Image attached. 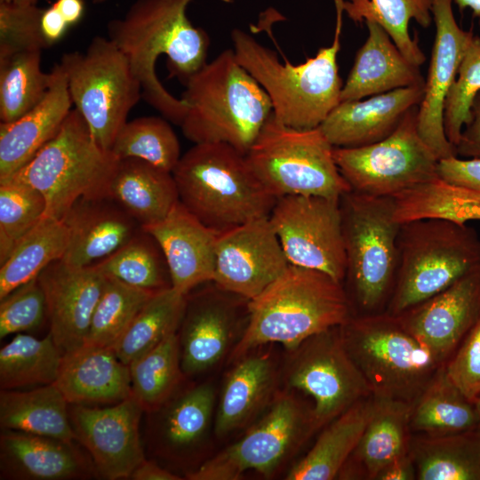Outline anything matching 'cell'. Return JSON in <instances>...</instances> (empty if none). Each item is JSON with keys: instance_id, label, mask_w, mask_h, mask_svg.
Returning <instances> with one entry per match:
<instances>
[{"instance_id": "obj_1", "label": "cell", "mask_w": 480, "mask_h": 480, "mask_svg": "<svg viewBox=\"0 0 480 480\" xmlns=\"http://www.w3.org/2000/svg\"><path fill=\"white\" fill-rule=\"evenodd\" d=\"M191 1L135 0L123 17L108 24V37L127 57L141 85L142 98L178 125L186 116L188 104L161 84L156 62L165 54L170 74L183 84L207 63L210 38L204 29L188 20L186 12Z\"/></svg>"}, {"instance_id": "obj_2", "label": "cell", "mask_w": 480, "mask_h": 480, "mask_svg": "<svg viewBox=\"0 0 480 480\" xmlns=\"http://www.w3.org/2000/svg\"><path fill=\"white\" fill-rule=\"evenodd\" d=\"M248 321L231 358L275 342L291 352L308 338L341 326L353 316L343 286L328 274L289 265L262 292L247 300Z\"/></svg>"}, {"instance_id": "obj_3", "label": "cell", "mask_w": 480, "mask_h": 480, "mask_svg": "<svg viewBox=\"0 0 480 480\" xmlns=\"http://www.w3.org/2000/svg\"><path fill=\"white\" fill-rule=\"evenodd\" d=\"M188 104L180 124L195 144L223 142L246 155L273 113L266 91L225 50L184 84Z\"/></svg>"}, {"instance_id": "obj_4", "label": "cell", "mask_w": 480, "mask_h": 480, "mask_svg": "<svg viewBox=\"0 0 480 480\" xmlns=\"http://www.w3.org/2000/svg\"><path fill=\"white\" fill-rule=\"evenodd\" d=\"M337 24L332 44L315 57L293 65L281 63L276 52L260 44L247 32L231 31L237 62L268 93L273 116L279 123L297 129L319 127L340 102L342 80L337 55L340 49L342 0H335Z\"/></svg>"}, {"instance_id": "obj_5", "label": "cell", "mask_w": 480, "mask_h": 480, "mask_svg": "<svg viewBox=\"0 0 480 480\" xmlns=\"http://www.w3.org/2000/svg\"><path fill=\"white\" fill-rule=\"evenodd\" d=\"M172 173L179 201L218 235L269 216L277 199L256 177L246 156L223 142L195 144Z\"/></svg>"}, {"instance_id": "obj_6", "label": "cell", "mask_w": 480, "mask_h": 480, "mask_svg": "<svg viewBox=\"0 0 480 480\" xmlns=\"http://www.w3.org/2000/svg\"><path fill=\"white\" fill-rule=\"evenodd\" d=\"M346 253L343 286L354 316L386 311L396 283L401 223L393 196L350 190L340 198Z\"/></svg>"}, {"instance_id": "obj_7", "label": "cell", "mask_w": 480, "mask_h": 480, "mask_svg": "<svg viewBox=\"0 0 480 480\" xmlns=\"http://www.w3.org/2000/svg\"><path fill=\"white\" fill-rule=\"evenodd\" d=\"M395 286L385 312L396 316L444 291L480 265V237L444 219L401 223Z\"/></svg>"}, {"instance_id": "obj_8", "label": "cell", "mask_w": 480, "mask_h": 480, "mask_svg": "<svg viewBox=\"0 0 480 480\" xmlns=\"http://www.w3.org/2000/svg\"><path fill=\"white\" fill-rule=\"evenodd\" d=\"M119 159L102 148L76 109L56 135L9 177L36 188L44 197V217L61 220L78 198L105 196Z\"/></svg>"}, {"instance_id": "obj_9", "label": "cell", "mask_w": 480, "mask_h": 480, "mask_svg": "<svg viewBox=\"0 0 480 480\" xmlns=\"http://www.w3.org/2000/svg\"><path fill=\"white\" fill-rule=\"evenodd\" d=\"M340 334L376 397L412 404L443 366L387 312L353 316L340 326Z\"/></svg>"}, {"instance_id": "obj_10", "label": "cell", "mask_w": 480, "mask_h": 480, "mask_svg": "<svg viewBox=\"0 0 480 480\" xmlns=\"http://www.w3.org/2000/svg\"><path fill=\"white\" fill-rule=\"evenodd\" d=\"M333 148L319 127L292 128L272 114L245 156L256 177L276 198L301 195L340 199L351 188L335 163Z\"/></svg>"}, {"instance_id": "obj_11", "label": "cell", "mask_w": 480, "mask_h": 480, "mask_svg": "<svg viewBox=\"0 0 480 480\" xmlns=\"http://www.w3.org/2000/svg\"><path fill=\"white\" fill-rule=\"evenodd\" d=\"M61 66L75 108L94 140L111 150L142 89L127 57L108 38L94 36L84 52L61 56Z\"/></svg>"}, {"instance_id": "obj_12", "label": "cell", "mask_w": 480, "mask_h": 480, "mask_svg": "<svg viewBox=\"0 0 480 480\" xmlns=\"http://www.w3.org/2000/svg\"><path fill=\"white\" fill-rule=\"evenodd\" d=\"M418 107L396 129L377 142L334 148L333 157L351 190L374 196H395L438 176V158L417 128Z\"/></svg>"}, {"instance_id": "obj_13", "label": "cell", "mask_w": 480, "mask_h": 480, "mask_svg": "<svg viewBox=\"0 0 480 480\" xmlns=\"http://www.w3.org/2000/svg\"><path fill=\"white\" fill-rule=\"evenodd\" d=\"M312 407L278 393L268 411L236 443L188 473L190 480H235L245 471L270 476L316 432Z\"/></svg>"}, {"instance_id": "obj_14", "label": "cell", "mask_w": 480, "mask_h": 480, "mask_svg": "<svg viewBox=\"0 0 480 480\" xmlns=\"http://www.w3.org/2000/svg\"><path fill=\"white\" fill-rule=\"evenodd\" d=\"M292 353L286 382L313 399L316 431L372 395L344 346L340 326L308 338Z\"/></svg>"}, {"instance_id": "obj_15", "label": "cell", "mask_w": 480, "mask_h": 480, "mask_svg": "<svg viewBox=\"0 0 480 480\" xmlns=\"http://www.w3.org/2000/svg\"><path fill=\"white\" fill-rule=\"evenodd\" d=\"M268 217L291 265L324 272L343 284L346 253L340 199L284 196Z\"/></svg>"}, {"instance_id": "obj_16", "label": "cell", "mask_w": 480, "mask_h": 480, "mask_svg": "<svg viewBox=\"0 0 480 480\" xmlns=\"http://www.w3.org/2000/svg\"><path fill=\"white\" fill-rule=\"evenodd\" d=\"M289 265L269 217L264 216L218 235L212 283L250 300Z\"/></svg>"}, {"instance_id": "obj_17", "label": "cell", "mask_w": 480, "mask_h": 480, "mask_svg": "<svg viewBox=\"0 0 480 480\" xmlns=\"http://www.w3.org/2000/svg\"><path fill=\"white\" fill-rule=\"evenodd\" d=\"M143 411L132 395L105 407L72 404L69 417L76 441L88 451L101 476L130 478L145 460L139 431Z\"/></svg>"}, {"instance_id": "obj_18", "label": "cell", "mask_w": 480, "mask_h": 480, "mask_svg": "<svg viewBox=\"0 0 480 480\" xmlns=\"http://www.w3.org/2000/svg\"><path fill=\"white\" fill-rule=\"evenodd\" d=\"M452 3V0H431L436 36L424 94L417 111L419 134L438 160L458 156L455 146L448 140L444 132V104L474 36L457 24Z\"/></svg>"}, {"instance_id": "obj_19", "label": "cell", "mask_w": 480, "mask_h": 480, "mask_svg": "<svg viewBox=\"0 0 480 480\" xmlns=\"http://www.w3.org/2000/svg\"><path fill=\"white\" fill-rule=\"evenodd\" d=\"M396 316L433 358L444 365L480 316V265Z\"/></svg>"}, {"instance_id": "obj_20", "label": "cell", "mask_w": 480, "mask_h": 480, "mask_svg": "<svg viewBox=\"0 0 480 480\" xmlns=\"http://www.w3.org/2000/svg\"><path fill=\"white\" fill-rule=\"evenodd\" d=\"M46 301L50 333L62 353H72L86 340L107 276L93 265L74 267L58 260L37 276Z\"/></svg>"}, {"instance_id": "obj_21", "label": "cell", "mask_w": 480, "mask_h": 480, "mask_svg": "<svg viewBox=\"0 0 480 480\" xmlns=\"http://www.w3.org/2000/svg\"><path fill=\"white\" fill-rule=\"evenodd\" d=\"M142 228L161 247L173 289L188 295L196 286L212 282L218 234L204 226L180 201L163 220Z\"/></svg>"}, {"instance_id": "obj_22", "label": "cell", "mask_w": 480, "mask_h": 480, "mask_svg": "<svg viewBox=\"0 0 480 480\" xmlns=\"http://www.w3.org/2000/svg\"><path fill=\"white\" fill-rule=\"evenodd\" d=\"M233 295L214 284L191 300L187 296L179 336L184 374L203 372L224 356L237 321Z\"/></svg>"}, {"instance_id": "obj_23", "label": "cell", "mask_w": 480, "mask_h": 480, "mask_svg": "<svg viewBox=\"0 0 480 480\" xmlns=\"http://www.w3.org/2000/svg\"><path fill=\"white\" fill-rule=\"evenodd\" d=\"M61 220L68 234L62 260L74 267L91 266L109 256L142 228L108 196L80 197Z\"/></svg>"}, {"instance_id": "obj_24", "label": "cell", "mask_w": 480, "mask_h": 480, "mask_svg": "<svg viewBox=\"0 0 480 480\" xmlns=\"http://www.w3.org/2000/svg\"><path fill=\"white\" fill-rule=\"evenodd\" d=\"M424 86L400 88L362 100L340 101L319 128L334 148H356L383 140L422 100Z\"/></svg>"}, {"instance_id": "obj_25", "label": "cell", "mask_w": 480, "mask_h": 480, "mask_svg": "<svg viewBox=\"0 0 480 480\" xmlns=\"http://www.w3.org/2000/svg\"><path fill=\"white\" fill-rule=\"evenodd\" d=\"M44 99L20 118L0 124V180L28 164L60 129L72 100L64 71L57 63Z\"/></svg>"}, {"instance_id": "obj_26", "label": "cell", "mask_w": 480, "mask_h": 480, "mask_svg": "<svg viewBox=\"0 0 480 480\" xmlns=\"http://www.w3.org/2000/svg\"><path fill=\"white\" fill-rule=\"evenodd\" d=\"M55 385L69 404H113L132 395L130 366L112 348L83 346L63 355Z\"/></svg>"}, {"instance_id": "obj_27", "label": "cell", "mask_w": 480, "mask_h": 480, "mask_svg": "<svg viewBox=\"0 0 480 480\" xmlns=\"http://www.w3.org/2000/svg\"><path fill=\"white\" fill-rule=\"evenodd\" d=\"M368 37L357 51L342 86L340 101L357 100L393 90L424 86L420 67L407 60L388 32L375 20H365Z\"/></svg>"}, {"instance_id": "obj_28", "label": "cell", "mask_w": 480, "mask_h": 480, "mask_svg": "<svg viewBox=\"0 0 480 480\" xmlns=\"http://www.w3.org/2000/svg\"><path fill=\"white\" fill-rule=\"evenodd\" d=\"M0 462L2 479L68 480L91 470L74 443L15 430L1 433Z\"/></svg>"}, {"instance_id": "obj_29", "label": "cell", "mask_w": 480, "mask_h": 480, "mask_svg": "<svg viewBox=\"0 0 480 480\" xmlns=\"http://www.w3.org/2000/svg\"><path fill=\"white\" fill-rule=\"evenodd\" d=\"M373 397L372 416L338 478L375 480L381 468L410 451L412 404Z\"/></svg>"}, {"instance_id": "obj_30", "label": "cell", "mask_w": 480, "mask_h": 480, "mask_svg": "<svg viewBox=\"0 0 480 480\" xmlns=\"http://www.w3.org/2000/svg\"><path fill=\"white\" fill-rule=\"evenodd\" d=\"M105 196L118 204L141 228L163 220L179 202L172 173L137 158L119 160Z\"/></svg>"}, {"instance_id": "obj_31", "label": "cell", "mask_w": 480, "mask_h": 480, "mask_svg": "<svg viewBox=\"0 0 480 480\" xmlns=\"http://www.w3.org/2000/svg\"><path fill=\"white\" fill-rule=\"evenodd\" d=\"M374 408L364 397L326 424L307 454L286 476L288 480H332L357 445Z\"/></svg>"}, {"instance_id": "obj_32", "label": "cell", "mask_w": 480, "mask_h": 480, "mask_svg": "<svg viewBox=\"0 0 480 480\" xmlns=\"http://www.w3.org/2000/svg\"><path fill=\"white\" fill-rule=\"evenodd\" d=\"M276 373L268 355L245 356L228 374L216 412L214 430L224 436L247 424L268 404Z\"/></svg>"}, {"instance_id": "obj_33", "label": "cell", "mask_w": 480, "mask_h": 480, "mask_svg": "<svg viewBox=\"0 0 480 480\" xmlns=\"http://www.w3.org/2000/svg\"><path fill=\"white\" fill-rule=\"evenodd\" d=\"M68 404L55 383L27 391L1 389L0 426L74 443Z\"/></svg>"}, {"instance_id": "obj_34", "label": "cell", "mask_w": 480, "mask_h": 480, "mask_svg": "<svg viewBox=\"0 0 480 480\" xmlns=\"http://www.w3.org/2000/svg\"><path fill=\"white\" fill-rule=\"evenodd\" d=\"M477 427L478 415L475 403L452 381L444 365L441 366L411 405L412 433L438 436Z\"/></svg>"}, {"instance_id": "obj_35", "label": "cell", "mask_w": 480, "mask_h": 480, "mask_svg": "<svg viewBox=\"0 0 480 480\" xmlns=\"http://www.w3.org/2000/svg\"><path fill=\"white\" fill-rule=\"evenodd\" d=\"M417 480H480V428L429 436L412 434Z\"/></svg>"}, {"instance_id": "obj_36", "label": "cell", "mask_w": 480, "mask_h": 480, "mask_svg": "<svg viewBox=\"0 0 480 480\" xmlns=\"http://www.w3.org/2000/svg\"><path fill=\"white\" fill-rule=\"evenodd\" d=\"M62 220L44 217L16 244L0 267V300L36 277L52 262L62 260L68 246Z\"/></svg>"}, {"instance_id": "obj_37", "label": "cell", "mask_w": 480, "mask_h": 480, "mask_svg": "<svg viewBox=\"0 0 480 480\" xmlns=\"http://www.w3.org/2000/svg\"><path fill=\"white\" fill-rule=\"evenodd\" d=\"M187 296L172 287L156 292L115 344L117 357L130 365L180 327Z\"/></svg>"}, {"instance_id": "obj_38", "label": "cell", "mask_w": 480, "mask_h": 480, "mask_svg": "<svg viewBox=\"0 0 480 480\" xmlns=\"http://www.w3.org/2000/svg\"><path fill=\"white\" fill-rule=\"evenodd\" d=\"M62 357L50 332L43 339L17 333L0 349L1 389L55 383Z\"/></svg>"}, {"instance_id": "obj_39", "label": "cell", "mask_w": 480, "mask_h": 480, "mask_svg": "<svg viewBox=\"0 0 480 480\" xmlns=\"http://www.w3.org/2000/svg\"><path fill=\"white\" fill-rule=\"evenodd\" d=\"M92 265L105 276L139 289L157 292L172 287L163 251L143 228L115 252Z\"/></svg>"}, {"instance_id": "obj_40", "label": "cell", "mask_w": 480, "mask_h": 480, "mask_svg": "<svg viewBox=\"0 0 480 480\" xmlns=\"http://www.w3.org/2000/svg\"><path fill=\"white\" fill-rule=\"evenodd\" d=\"M42 51H24L0 59V120L12 122L38 104L52 83L42 70Z\"/></svg>"}, {"instance_id": "obj_41", "label": "cell", "mask_w": 480, "mask_h": 480, "mask_svg": "<svg viewBox=\"0 0 480 480\" xmlns=\"http://www.w3.org/2000/svg\"><path fill=\"white\" fill-rule=\"evenodd\" d=\"M343 9L355 20L378 22L409 61L419 67L424 63L426 57L408 26L411 20L423 28L431 24V0H351L343 3Z\"/></svg>"}, {"instance_id": "obj_42", "label": "cell", "mask_w": 480, "mask_h": 480, "mask_svg": "<svg viewBox=\"0 0 480 480\" xmlns=\"http://www.w3.org/2000/svg\"><path fill=\"white\" fill-rule=\"evenodd\" d=\"M129 366L132 396L144 411L159 408L171 396L183 373L179 335H169Z\"/></svg>"}, {"instance_id": "obj_43", "label": "cell", "mask_w": 480, "mask_h": 480, "mask_svg": "<svg viewBox=\"0 0 480 480\" xmlns=\"http://www.w3.org/2000/svg\"><path fill=\"white\" fill-rule=\"evenodd\" d=\"M119 159L144 160L172 172L180 158L178 137L166 118L148 116L127 121L111 148Z\"/></svg>"}, {"instance_id": "obj_44", "label": "cell", "mask_w": 480, "mask_h": 480, "mask_svg": "<svg viewBox=\"0 0 480 480\" xmlns=\"http://www.w3.org/2000/svg\"><path fill=\"white\" fill-rule=\"evenodd\" d=\"M155 293L107 276L84 346L113 348Z\"/></svg>"}, {"instance_id": "obj_45", "label": "cell", "mask_w": 480, "mask_h": 480, "mask_svg": "<svg viewBox=\"0 0 480 480\" xmlns=\"http://www.w3.org/2000/svg\"><path fill=\"white\" fill-rule=\"evenodd\" d=\"M44 196L12 177L0 180V265L45 216Z\"/></svg>"}, {"instance_id": "obj_46", "label": "cell", "mask_w": 480, "mask_h": 480, "mask_svg": "<svg viewBox=\"0 0 480 480\" xmlns=\"http://www.w3.org/2000/svg\"><path fill=\"white\" fill-rule=\"evenodd\" d=\"M215 404L212 384L196 386L168 408L163 424L164 437L174 448H188L203 438L211 423Z\"/></svg>"}, {"instance_id": "obj_47", "label": "cell", "mask_w": 480, "mask_h": 480, "mask_svg": "<svg viewBox=\"0 0 480 480\" xmlns=\"http://www.w3.org/2000/svg\"><path fill=\"white\" fill-rule=\"evenodd\" d=\"M480 92V37L473 36L459 67L444 104V126L448 140L457 146L471 108Z\"/></svg>"}, {"instance_id": "obj_48", "label": "cell", "mask_w": 480, "mask_h": 480, "mask_svg": "<svg viewBox=\"0 0 480 480\" xmlns=\"http://www.w3.org/2000/svg\"><path fill=\"white\" fill-rule=\"evenodd\" d=\"M44 9L0 2V59L49 48L40 28Z\"/></svg>"}, {"instance_id": "obj_49", "label": "cell", "mask_w": 480, "mask_h": 480, "mask_svg": "<svg viewBox=\"0 0 480 480\" xmlns=\"http://www.w3.org/2000/svg\"><path fill=\"white\" fill-rule=\"evenodd\" d=\"M0 300L1 339L36 330L47 318L45 297L37 276Z\"/></svg>"}, {"instance_id": "obj_50", "label": "cell", "mask_w": 480, "mask_h": 480, "mask_svg": "<svg viewBox=\"0 0 480 480\" xmlns=\"http://www.w3.org/2000/svg\"><path fill=\"white\" fill-rule=\"evenodd\" d=\"M426 205L432 218L462 224L480 220V193L445 180H439L431 187Z\"/></svg>"}, {"instance_id": "obj_51", "label": "cell", "mask_w": 480, "mask_h": 480, "mask_svg": "<svg viewBox=\"0 0 480 480\" xmlns=\"http://www.w3.org/2000/svg\"><path fill=\"white\" fill-rule=\"evenodd\" d=\"M444 368L452 381L471 402L480 398V316Z\"/></svg>"}, {"instance_id": "obj_52", "label": "cell", "mask_w": 480, "mask_h": 480, "mask_svg": "<svg viewBox=\"0 0 480 480\" xmlns=\"http://www.w3.org/2000/svg\"><path fill=\"white\" fill-rule=\"evenodd\" d=\"M437 173L444 180L480 193V158L441 159Z\"/></svg>"}, {"instance_id": "obj_53", "label": "cell", "mask_w": 480, "mask_h": 480, "mask_svg": "<svg viewBox=\"0 0 480 480\" xmlns=\"http://www.w3.org/2000/svg\"><path fill=\"white\" fill-rule=\"evenodd\" d=\"M456 152L462 157L480 158V92L473 102L470 121L462 131Z\"/></svg>"}, {"instance_id": "obj_54", "label": "cell", "mask_w": 480, "mask_h": 480, "mask_svg": "<svg viewBox=\"0 0 480 480\" xmlns=\"http://www.w3.org/2000/svg\"><path fill=\"white\" fill-rule=\"evenodd\" d=\"M40 28L44 40L51 47L63 38L69 25L52 4V5L44 9Z\"/></svg>"}, {"instance_id": "obj_55", "label": "cell", "mask_w": 480, "mask_h": 480, "mask_svg": "<svg viewBox=\"0 0 480 480\" xmlns=\"http://www.w3.org/2000/svg\"><path fill=\"white\" fill-rule=\"evenodd\" d=\"M417 471L413 458L409 452L403 453L387 464L377 474L375 480H415Z\"/></svg>"}, {"instance_id": "obj_56", "label": "cell", "mask_w": 480, "mask_h": 480, "mask_svg": "<svg viewBox=\"0 0 480 480\" xmlns=\"http://www.w3.org/2000/svg\"><path fill=\"white\" fill-rule=\"evenodd\" d=\"M132 480H180L179 476L162 468L153 461L146 459L132 471Z\"/></svg>"}, {"instance_id": "obj_57", "label": "cell", "mask_w": 480, "mask_h": 480, "mask_svg": "<svg viewBox=\"0 0 480 480\" xmlns=\"http://www.w3.org/2000/svg\"><path fill=\"white\" fill-rule=\"evenodd\" d=\"M70 26L76 25L84 12V0H56L52 4Z\"/></svg>"}, {"instance_id": "obj_58", "label": "cell", "mask_w": 480, "mask_h": 480, "mask_svg": "<svg viewBox=\"0 0 480 480\" xmlns=\"http://www.w3.org/2000/svg\"><path fill=\"white\" fill-rule=\"evenodd\" d=\"M460 11L470 8L473 15L480 17V0H452Z\"/></svg>"}, {"instance_id": "obj_59", "label": "cell", "mask_w": 480, "mask_h": 480, "mask_svg": "<svg viewBox=\"0 0 480 480\" xmlns=\"http://www.w3.org/2000/svg\"><path fill=\"white\" fill-rule=\"evenodd\" d=\"M0 2L17 5H36L38 0H0Z\"/></svg>"}, {"instance_id": "obj_60", "label": "cell", "mask_w": 480, "mask_h": 480, "mask_svg": "<svg viewBox=\"0 0 480 480\" xmlns=\"http://www.w3.org/2000/svg\"><path fill=\"white\" fill-rule=\"evenodd\" d=\"M477 415H478V427L477 428H480V398L475 403Z\"/></svg>"}, {"instance_id": "obj_61", "label": "cell", "mask_w": 480, "mask_h": 480, "mask_svg": "<svg viewBox=\"0 0 480 480\" xmlns=\"http://www.w3.org/2000/svg\"><path fill=\"white\" fill-rule=\"evenodd\" d=\"M89 1H91L92 4H103L108 0H89Z\"/></svg>"}]
</instances>
